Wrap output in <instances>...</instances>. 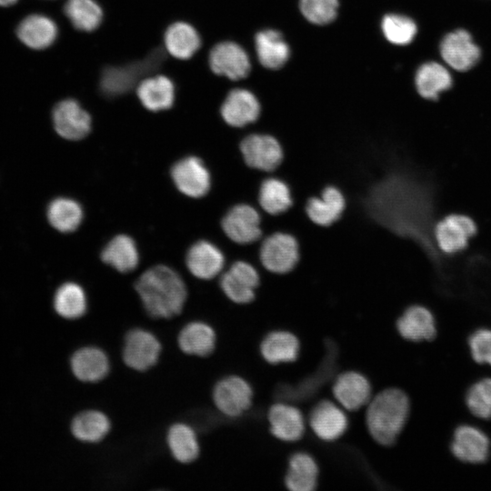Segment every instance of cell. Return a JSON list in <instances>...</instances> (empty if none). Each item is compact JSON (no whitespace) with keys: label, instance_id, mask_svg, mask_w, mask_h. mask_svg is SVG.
<instances>
[{"label":"cell","instance_id":"obj_23","mask_svg":"<svg viewBox=\"0 0 491 491\" xmlns=\"http://www.w3.org/2000/svg\"><path fill=\"white\" fill-rule=\"evenodd\" d=\"M57 25L53 19L41 14L25 16L18 24L16 35L27 47L42 50L54 44L57 37Z\"/></svg>","mask_w":491,"mask_h":491},{"label":"cell","instance_id":"obj_2","mask_svg":"<svg viewBox=\"0 0 491 491\" xmlns=\"http://www.w3.org/2000/svg\"><path fill=\"white\" fill-rule=\"evenodd\" d=\"M411 414V400L402 388H385L372 396L366 413V427L373 439L384 446L396 443Z\"/></svg>","mask_w":491,"mask_h":491},{"label":"cell","instance_id":"obj_41","mask_svg":"<svg viewBox=\"0 0 491 491\" xmlns=\"http://www.w3.org/2000/svg\"><path fill=\"white\" fill-rule=\"evenodd\" d=\"M299 6L301 13L309 22L326 25L336 16L338 0H300Z\"/></svg>","mask_w":491,"mask_h":491},{"label":"cell","instance_id":"obj_27","mask_svg":"<svg viewBox=\"0 0 491 491\" xmlns=\"http://www.w3.org/2000/svg\"><path fill=\"white\" fill-rule=\"evenodd\" d=\"M136 93L142 105L154 112L170 108L175 99L174 84L165 75L145 78L139 83Z\"/></svg>","mask_w":491,"mask_h":491},{"label":"cell","instance_id":"obj_20","mask_svg":"<svg viewBox=\"0 0 491 491\" xmlns=\"http://www.w3.org/2000/svg\"><path fill=\"white\" fill-rule=\"evenodd\" d=\"M185 261L190 273L203 280L216 277L226 266V256L223 249L206 240L194 244L186 254Z\"/></svg>","mask_w":491,"mask_h":491},{"label":"cell","instance_id":"obj_37","mask_svg":"<svg viewBox=\"0 0 491 491\" xmlns=\"http://www.w3.org/2000/svg\"><path fill=\"white\" fill-rule=\"evenodd\" d=\"M54 306L56 313L66 319H76L86 311L87 301L84 289L77 284L67 282L55 292Z\"/></svg>","mask_w":491,"mask_h":491},{"label":"cell","instance_id":"obj_34","mask_svg":"<svg viewBox=\"0 0 491 491\" xmlns=\"http://www.w3.org/2000/svg\"><path fill=\"white\" fill-rule=\"evenodd\" d=\"M110 428L109 418L97 410L81 412L71 423L73 436L85 443H97L103 440Z\"/></svg>","mask_w":491,"mask_h":491},{"label":"cell","instance_id":"obj_11","mask_svg":"<svg viewBox=\"0 0 491 491\" xmlns=\"http://www.w3.org/2000/svg\"><path fill=\"white\" fill-rule=\"evenodd\" d=\"M253 389L249 383L238 376L224 377L213 390L216 408L225 416L237 417L252 405Z\"/></svg>","mask_w":491,"mask_h":491},{"label":"cell","instance_id":"obj_18","mask_svg":"<svg viewBox=\"0 0 491 491\" xmlns=\"http://www.w3.org/2000/svg\"><path fill=\"white\" fill-rule=\"evenodd\" d=\"M211 70L219 75L232 80L246 77L251 68L246 52L234 42H221L215 45L209 54Z\"/></svg>","mask_w":491,"mask_h":491},{"label":"cell","instance_id":"obj_42","mask_svg":"<svg viewBox=\"0 0 491 491\" xmlns=\"http://www.w3.org/2000/svg\"><path fill=\"white\" fill-rule=\"evenodd\" d=\"M472 359L478 365L491 366V327H479L468 336Z\"/></svg>","mask_w":491,"mask_h":491},{"label":"cell","instance_id":"obj_40","mask_svg":"<svg viewBox=\"0 0 491 491\" xmlns=\"http://www.w3.org/2000/svg\"><path fill=\"white\" fill-rule=\"evenodd\" d=\"M382 30L386 38L397 45L411 43L417 32L416 25L411 18L396 14L383 18Z\"/></svg>","mask_w":491,"mask_h":491},{"label":"cell","instance_id":"obj_3","mask_svg":"<svg viewBox=\"0 0 491 491\" xmlns=\"http://www.w3.org/2000/svg\"><path fill=\"white\" fill-rule=\"evenodd\" d=\"M165 58V52L157 48L141 61L105 68L100 79L102 93L113 97L130 91L139 81H142V77L155 72Z\"/></svg>","mask_w":491,"mask_h":491},{"label":"cell","instance_id":"obj_33","mask_svg":"<svg viewBox=\"0 0 491 491\" xmlns=\"http://www.w3.org/2000/svg\"><path fill=\"white\" fill-rule=\"evenodd\" d=\"M102 260L122 273L134 270L139 256L135 241L128 235L115 236L103 249Z\"/></svg>","mask_w":491,"mask_h":491},{"label":"cell","instance_id":"obj_32","mask_svg":"<svg viewBox=\"0 0 491 491\" xmlns=\"http://www.w3.org/2000/svg\"><path fill=\"white\" fill-rule=\"evenodd\" d=\"M452 83L449 71L436 62L422 65L416 74L417 92L426 99H437L440 93L451 87Z\"/></svg>","mask_w":491,"mask_h":491},{"label":"cell","instance_id":"obj_7","mask_svg":"<svg viewBox=\"0 0 491 491\" xmlns=\"http://www.w3.org/2000/svg\"><path fill=\"white\" fill-rule=\"evenodd\" d=\"M242 158L251 169L273 174L284 159V149L276 136L269 133L251 132L239 142Z\"/></svg>","mask_w":491,"mask_h":491},{"label":"cell","instance_id":"obj_16","mask_svg":"<svg viewBox=\"0 0 491 491\" xmlns=\"http://www.w3.org/2000/svg\"><path fill=\"white\" fill-rule=\"evenodd\" d=\"M440 53L450 67L460 72L471 69L481 55L471 35L464 29L447 34L440 44Z\"/></svg>","mask_w":491,"mask_h":491},{"label":"cell","instance_id":"obj_39","mask_svg":"<svg viewBox=\"0 0 491 491\" xmlns=\"http://www.w3.org/2000/svg\"><path fill=\"white\" fill-rule=\"evenodd\" d=\"M465 404L474 418L491 419V376L481 377L468 387Z\"/></svg>","mask_w":491,"mask_h":491},{"label":"cell","instance_id":"obj_36","mask_svg":"<svg viewBox=\"0 0 491 491\" xmlns=\"http://www.w3.org/2000/svg\"><path fill=\"white\" fill-rule=\"evenodd\" d=\"M47 218L55 229L63 233H69L75 231L81 224L83 210L76 201L66 197H59L49 204Z\"/></svg>","mask_w":491,"mask_h":491},{"label":"cell","instance_id":"obj_5","mask_svg":"<svg viewBox=\"0 0 491 491\" xmlns=\"http://www.w3.org/2000/svg\"><path fill=\"white\" fill-rule=\"evenodd\" d=\"M260 283L258 268L244 259H236L228 264L218 281L225 296L239 306H247L256 300Z\"/></svg>","mask_w":491,"mask_h":491},{"label":"cell","instance_id":"obj_13","mask_svg":"<svg viewBox=\"0 0 491 491\" xmlns=\"http://www.w3.org/2000/svg\"><path fill=\"white\" fill-rule=\"evenodd\" d=\"M220 114L227 125L242 129L258 121L262 114V107L256 96L250 91L234 89L228 93L224 100Z\"/></svg>","mask_w":491,"mask_h":491},{"label":"cell","instance_id":"obj_28","mask_svg":"<svg viewBox=\"0 0 491 491\" xmlns=\"http://www.w3.org/2000/svg\"><path fill=\"white\" fill-rule=\"evenodd\" d=\"M318 466L305 452L295 453L288 461L285 485L291 491H313L317 486Z\"/></svg>","mask_w":491,"mask_h":491},{"label":"cell","instance_id":"obj_31","mask_svg":"<svg viewBox=\"0 0 491 491\" xmlns=\"http://www.w3.org/2000/svg\"><path fill=\"white\" fill-rule=\"evenodd\" d=\"M201 45V39L196 30L187 23L176 22L165 33L166 51L177 59L192 57Z\"/></svg>","mask_w":491,"mask_h":491},{"label":"cell","instance_id":"obj_6","mask_svg":"<svg viewBox=\"0 0 491 491\" xmlns=\"http://www.w3.org/2000/svg\"><path fill=\"white\" fill-rule=\"evenodd\" d=\"M223 234L232 242L246 246L264 237L262 212L256 206L240 202L231 205L220 220Z\"/></svg>","mask_w":491,"mask_h":491},{"label":"cell","instance_id":"obj_14","mask_svg":"<svg viewBox=\"0 0 491 491\" xmlns=\"http://www.w3.org/2000/svg\"><path fill=\"white\" fill-rule=\"evenodd\" d=\"M171 175L175 186L191 197L205 195L211 187V175L203 161L196 156H188L176 162Z\"/></svg>","mask_w":491,"mask_h":491},{"label":"cell","instance_id":"obj_15","mask_svg":"<svg viewBox=\"0 0 491 491\" xmlns=\"http://www.w3.org/2000/svg\"><path fill=\"white\" fill-rule=\"evenodd\" d=\"M308 423L313 433L323 441H335L341 437L348 426L345 409L337 403L323 400L309 415Z\"/></svg>","mask_w":491,"mask_h":491},{"label":"cell","instance_id":"obj_8","mask_svg":"<svg viewBox=\"0 0 491 491\" xmlns=\"http://www.w3.org/2000/svg\"><path fill=\"white\" fill-rule=\"evenodd\" d=\"M476 233V221L461 213H451L443 216L432 229L436 246L446 255H455L466 249Z\"/></svg>","mask_w":491,"mask_h":491},{"label":"cell","instance_id":"obj_19","mask_svg":"<svg viewBox=\"0 0 491 491\" xmlns=\"http://www.w3.org/2000/svg\"><path fill=\"white\" fill-rule=\"evenodd\" d=\"M53 123L57 134L68 140H79L91 130V117L74 99L57 103L52 113Z\"/></svg>","mask_w":491,"mask_h":491},{"label":"cell","instance_id":"obj_17","mask_svg":"<svg viewBox=\"0 0 491 491\" xmlns=\"http://www.w3.org/2000/svg\"><path fill=\"white\" fill-rule=\"evenodd\" d=\"M346 206V200L341 189L335 185H327L319 195L307 199L305 210L314 224L327 227L341 218Z\"/></svg>","mask_w":491,"mask_h":491},{"label":"cell","instance_id":"obj_24","mask_svg":"<svg viewBox=\"0 0 491 491\" xmlns=\"http://www.w3.org/2000/svg\"><path fill=\"white\" fill-rule=\"evenodd\" d=\"M257 204L262 213L270 215L286 213L294 204L290 185L281 177L267 175L260 183Z\"/></svg>","mask_w":491,"mask_h":491},{"label":"cell","instance_id":"obj_21","mask_svg":"<svg viewBox=\"0 0 491 491\" xmlns=\"http://www.w3.org/2000/svg\"><path fill=\"white\" fill-rule=\"evenodd\" d=\"M332 392L336 403L348 411H356L367 406L372 398L370 382L356 371L340 374L333 385Z\"/></svg>","mask_w":491,"mask_h":491},{"label":"cell","instance_id":"obj_10","mask_svg":"<svg viewBox=\"0 0 491 491\" xmlns=\"http://www.w3.org/2000/svg\"><path fill=\"white\" fill-rule=\"evenodd\" d=\"M399 337L410 343L432 341L437 332L432 310L422 304H411L404 308L395 322Z\"/></svg>","mask_w":491,"mask_h":491},{"label":"cell","instance_id":"obj_30","mask_svg":"<svg viewBox=\"0 0 491 491\" xmlns=\"http://www.w3.org/2000/svg\"><path fill=\"white\" fill-rule=\"evenodd\" d=\"M255 42L257 57L265 67L278 69L287 62L290 50L280 32L261 31L256 34Z\"/></svg>","mask_w":491,"mask_h":491},{"label":"cell","instance_id":"obj_12","mask_svg":"<svg viewBox=\"0 0 491 491\" xmlns=\"http://www.w3.org/2000/svg\"><path fill=\"white\" fill-rule=\"evenodd\" d=\"M161 354V344L149 331L135 328L129 331L123 347L125 364L136 371L143 372L153 367Z\"/></svg>","mask_w":491,"mask_h":491},{"label":"cell","instance_id":"obj_38","mask_svg":"<svg viewBox=\"0 0 491 491\" xmlns=\"http://www.w3.org/2000/svg\"><path fill=\"white\" fill-rule=\"evenodd\" d=\"M64 12L75 28L85 32L96 29L103 19V11L94 0H67Z\"/></svg>","mask_w":491,"mask_h":491},{"label":"cell","instance_id":"obj_29","mask_svg":"<svg viewBox=\"0 0 491 491\" xmlns=\"http://www.w3.org/2000/svg\"><path fill=\"white\" fill-rule=\"evenodd\" d=\"M180 349L191 356H207L215 347V330L204 322H191L180 331L177 338Z\"/></svg>","mask_w":491,"mask_h":491},{"label":"cell","instance_id":"obj_25","mask_svg":"<svg viewBox=\"0 0 491 491\" xmlns=\"http://www.w3.org/2000/svg\"><path fill=\"white\" fill-rule=\"evenodd\" d=\"M70 365L74 376L78 380L88 383L104 379L110 369L106 354L95 346H85L75 351Z\"/></svg>","mask_w":491,"mask_h":491},{"label":"cell","instance_id":"obj_1","mask_svg":"<svg viewBox=\"0 0 491 491\" xmlns=\"http://www.w3.org/2000/svg\"><path fill=\"white\" fill-rule=\"evenodd\" d=\"M135 290L146 313L154 318L169 319L179 315L187 296L182 277L166 266L146 270L136 281Z\"/></svg>","mask_w":491,"mask_h":491},{"label":"cell","instance_id":"obj_35","mask_svg":"<svg viewBox=\"0 0 491 491\" xmlns=\"http://www.w3.org/2000/svg\"><path fill=\"white\" fill-rule=\"evenodd\" d=\"M167 446L172 456L180 463L195 461L200 453V446L194 429L188 425H173L166 436Z\"/></svg>","mask_w":491,"mask_h":491},{"label":"cell","instance_id":"obj_9","mask_svg":"<svg viewBox=\"0 0 491 491\" xmlns=\"http://www.w3.org/2000/svg\"><path fill=\"white\" fill-rule=\"evenodd\" d=\"M450 452L458 461L480 465L486 462L491 453V440L480 426L464 423L457 426L450 441Z\"/></svg>","mask_w":491,"mask_h":491},{"label":"cell","instance_id":"obj_26","mask_svg":"<svg viewBox=\"0 0 491 491\" xmlns=\"http://www.w3.org/2000/svg\"><path fill=\"white\" fill-rule=\"evenodd\" d=\"M299 351L298 338L286 330L268 333L260 344L262 357L272 365L293 362L297 358Z\"/></svg>","mask_w":491,"mask_h":491},{"label":"cell","instance_id":"obj_43","mask_svg":"<svg viewBox=\"0 0 491 491\" xmlns=\"http://www.w3.org/2000/svg\"><path fill=\"white\" fill-rule=\"evenodd\" d=\"M18 0H0L1 7H7L15 5Z\"/></svg>","mask_w":491,"mask_h":491},{"label":"cell","instance_id":"obj_22","mask_svg":"<svg viewBox=\"0 0 491 491\" xmlns=\"http://www.w3.org/2000/svg\"><path fill=\"white\" fill-rule=\"evenodd\" d=\"M267 420L270 433L285 442L299 440L306 430V420L302 412L292 405H273L268 410Z\"/></svg>","mask_w":491,"mask_h":491},{"label":"cell","instance_id":"obj_4","mask_svg":"<svg viewBox=\"0 0 491 491\" xmlns=\"http://www.w3.org/2000/svg\"><path fill=\"white\" fill-rule=\"evenodd\" d=\"M260 265L268 272L285 275L291 272L300 259V246L291 233L275 231L259 242Z\"/></svg>","mask_w":491,"mask_h":491}]
</instances>
